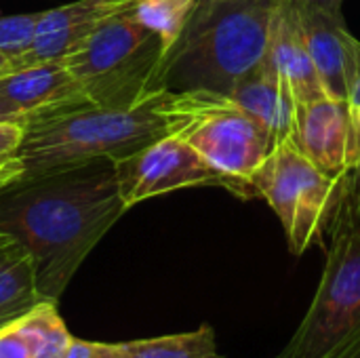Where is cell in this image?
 Masks as SVG:
<instances>
[{
  "label": "cell",
  "mask_w": 360,
  "mask_h": 358,
  "mask_svg": "<svg viewBox=\"0 0 360 358\" xmlns=\"http://www.w3.org/2000/svg\"><path fill=\"white\" fill-rule=\"evenodd\" d=\"M110 158L19 177L0 190V234L34 264L42 302L59 304L80 264L124 215Z\"/></svg>",
  "instance_id": "cell-1"
},
{
  "label": "cell",
  "mask_w": 360,
  "mask_h": 358,
  "mask_svg": "<svg viewBox=\"0 0 360 358\" xmlns=\"http://www.w3.org/2000/svg\"><path fill=\"white\" fill-rule=\"evenodd\" d=\"M276 0H198L181 36L162 55L158 89L228 95L268 51Z\"/></svg>",
  "instance_id": "cell-2"
},
{
  "label": "cell",
  "mask_w": 360,
  "mask_h": 358,
  "mask_svg": "<svg viewBox=\"0 0 360 358\" xmlns=\"http://www.w3.org/2000/svg\"><path fill=\"white\" fill-rule=\"evenodd\" d=\"M160 93L129 110L80 103L30 118L15 154L21 160L23 177L99 158H122L169 135L167 118L158 110Z\"/></svg>",
  "instance_id": "cell-3"
},
{
  "label": "cell",
  "mask_w": 360,
  "mask_h": 358,
  "mask_svg": "<svg viewBox=\"0 0 360 358\" xmlns=\"http://www.w3.org/2000/svg\"><path fill=\"white\" fill-rule=\"evenodd\" d=\"M169 135L190 143L228 181V192L247 200V181L276 141L270 131L228 95L188 91L158 97Z\"/></svg>",
  "instance_id": "cell-4"
},
{
  "label": "cell",
  "mask_w": 360,
  "mask_h": 358,
  "mask_svg": "<svg viewBox=\"0 0 360 358\" xmlns=\"http://www.w3.org/2000/svg\"><path fill=\"white\" fill-rule=\"evenodd\" d=\"M165 49L131 8L108 17L63 61L89 103L129 110L160 93L158 70Z\"/></svg>",
  "instance_id": "cell-5"
},
{
  "label": "cell",
  "mask_w": 360,
  "mask_h": 358,
  "mask_svg": "<svg viewBox=\"0 0 360 358\" xmlns=\"http://www.w3.org/2000/svg\"><path fill=\"white\" fill-rule=\"evenodd\" d=\"M344 177H331L312 165L293 143L283 139L247 181V200L262 198L278 217L289 251L304 255L325 247L340 207Z\"/></svg>",
  "instance_id": "cell-6"
},
{
  "label": "cell",
  "mask_w": 360,
  "mask_h": 358,
  "mask_svg": "<svg viewBox=\"0 0 360 358\" xmlns=\"http://www.w3.org/2000/svg\"><path fill=\"white\" fill-rule=\"evenodd\" d=\"M310 308L276 358H325L360 331V230L333 224Z\"/></svg>",
  "instance_id": "cell-7"
},
{
  "label": "cell",
  "mask_w": 360,
  "mask_h": 358,
  "mask_svg": "<svg viewBox=\"0 0 360 358\" xmlns=\"http://www.w3.org/2000/svg\"><path fill=\"white\" fill-rule=\"evenodd\" d=\"M112 167L127 211L141 200L184 188L219 186L228 190L226 177L177 135H165L133 154L114 158Z\"/></svg>",
  "instance_id": "cell-8"
},
{
  "label": "cell",
  "mask_w": 360,
  "mask_h": 358,
  "mask_svg": "<svg viewBox=\"0 0 360 358\" xmlns=\"http://www.w3.org/2000/svg\"><path fill=\"white\" fill-rule=\"evenodd\" d=\"M293 143L331 177H344L360 158V129L346 101L323 97L295 110Z\"/></svg>",
  "instance_id": "cell-9"
},
{
  "label": "cell",
  "mask_w": 360,
  "mask_h": 358,
  "mask_svg": "<svg viewBox=\"0 0 360 358\" xmlns=\"http://www.w3.org/2000/svg\"><path fill=\"white\" fill-rule=\"evenodd\" d=\"M293 6L325 95L348 103L360 40L348 30L342 6H316L302 2H293Z\"/></svg>",
  "instance_id": "cell-10"
},
{
  "label": "cell",
  "mask_w": 360,
  "mask_h": 358,
  "mask_svg": "<svg viewBox=\"0 0 360 358\" xmlns=\"http://www.w3.org/2000/svg\"><path fill=\"white\" fill-rule=\"evenodd\" d=\"M133 2L135 0H76L42 11L32 46L21 57L8 61L4 72L40 61L65 59L78 51L108 17L131 8Z\"/></svg>",
  "instance_id": "cell-11"
},
{
  "label": "cell",
  "mask_w": 360,
  "mask_h": 358,
  "mask_svg": "<svg viewBox=\"0 0 360 358\" xmlns=\"http://www.w3.org/2000/svg\"><path fill=\"white\" fill-rule=\"evenodd\" d=\"M0 101L23 120L89 103L63 59L40 61L0 74Z\"/></svg>",
  "instance_id": "cell-12"
},
{
  "label": "cell",
  "mask_w": 360,
  "mask_h": 358,
  "mask_svg": "<svg viewBox=\"0 0 360 358\" xmlns=\"http://www.w3.org/2000/svg\"><path fill=\"white\" fill-rule=\"evenodd\" d=\"M266 57L287 80L297 106L327 97L291 0H276Z\"/></svg>",
  "instance_id": "cell-13"
},
{
  "label": "cell",
  "mask_w": 360,
  "mask_h": 358,
  "mask_svg": "<svg viewBox=\"0 0 360 358\" xmlns=\"http://www.w3.org/2000/svg\"><path fill=\"white\" fill-rule=\"evenodd\" d=\"M245 112L262 122L274 141L289 139L293 135L297 101L287 80L276 72L268 57H264L249 74H245L228 93Z\"/></svg>",
  "instance_id": "cell-14"
},
{
  "label": "cell",
  "mask_w": 360,
  "mask_h": 358,
  "mask_svg": "<svg viewBox=\"0 0 360 358\" xmlns=\"http://www.w3.org/2000/svg\"><path fill=\"white\" fill-rule=\"evenodd\" d=\"M42 298L36 289L34 264L27 251L0 234V329L30 312Z\"/></svg>",
  "instance_id": "cell-15"
},
{
  "label": "cell",
  "mask_w": 360,
  "mask_h": 358,
  "mask_svg": "<svg viewBox=\"0 0 360 358\" xmlns=\"http://www.w3.org/2000/svg\"><path fill=\"white\" fill-rule=\"evenodd\" d=\"M120 348L127 358H226L217 348L211 325L175 335L120 342Z\"/></svg>",
  "instance_id": "cell-16"
},
{
  "label": "cell",
  "mask_w": 360,
  "mask_h": 358,
  "mask_svg": "<svg viewBox=\"0 0 360 358\" xmlns=\"http://www.w3.org/2000/svg\"><path fill=\"white\" fill-rule=\"evenodd\" d=\"M19 327L25 335L30 358H63L74 340L57 312V304L51 302H38L19 319Z\"/></svg>",
  "instance_id": "cell-17"
},
{
  "label": "cell",
  "mask_w": 360,
  "mask_h": 358,
  "mask_svg": "<svg viewBox=\"0 0 360 358\" xmlns=\"http://www.w3.org/2000/svg\"><path fill=\"white\" fill-rule=\"evenodd\" d=\"M198 0H135L131 15L160 38L165 53L181 36Z\"/></svg>",
  "instance_id": "cell-18"
},
{
  "label": "cell",
  "mask_w": 360,
  "mask_h": 358,
  "mask_svg": "<svg viewBox=\"0 0 360 358\" xmlns=\"http://www.w3.org/2000/svg\"><path fill=\"white\" fill-rule=\"evenodd\" d=\"M40 17H42V11L0 17V55L6 61L21 57L32 46Z\"/></svg>",
  "instance_id": "cell-19"
},
{
  "label": "cell",
  "mask_w": 360,
  "mask_h": 358,
  "mask_svg": "<svg viewBox=\"0 0 360 358\" xmlns=\"http://www.w3.org/2000/svg\"><path fill=\"white\" fill-rule=\"evenodd\" d=\"M333 224H344V226L360 230V158L344 179V190H342V198H340V207L333 217Z\"/></svg>",
  "instance_id": "cell-20"
},
{
  "label": "cell",
  "mask_w": 360,
  "mask_h": 358,
  "mask_svg": "<svg viewBox=\"0 0 360 358\" xmlns=\"http://www.w3.org/2000/svg\"><path fill=\"white\" fill-rule=\"evenodd\" d=\"M63 358H127L120 344H105V342H86V340H72Z\"/></svg>",
  "instance_id": "cell-21"
},
{
  "label": "cell",
  "mask_w": 360,
  "mask_h": 358,
  "mask_svg": "<svg viewBox=\"0 0 360 358\" xmlns=\"http://www.w3.org/2000/svg\"><path fill=\"white\" fill-rule=\"evenodd\" d=\"M0 358H30L25 335L19 327V319L0 329Z\"/></svg>",
  "instance_id": "cell-22"
},
{
  "label": "cell",
  "mask_w": 360,
  "mask_h": 358,
  "mask_svg": "<svg viewBox=\"0 0 360 358\" xmlns=\"http://www.w3.org/2000/svg\"><path fill=\"white\" fill-rule=\"evenodd\" d=\"M25 122H0V160L13 158L21 146Z\"/></svg>",
  "instance_id": "cell-23"
},
{
  "label": "cell",
  "mask_w": 360,
  "mask_h": 358,
  "mask_svg": "<svg viewBox=\"0 0 360 358\" xmlns=\"http://www.w3.org/2000/svg\"><path fill=\"white\" fill-rule=\"evenodd\" d=\"M325 358H360V331Z\"/></svg>",
  "instance_id": "cell-24"
},
{
  "label": "cell",
  "mask_w": 360,
  "mask_h": 358,
  "mask_svg": "<svg viewBox=\"0 0 360 358\" xmlns=\"http://www.w3.org/2000/svg\"><path fill=\"white\" fill-rule=\"evenodd\" d=\"M348 106L350 108H360V53L359 61H356V70H354V78H352V87H350Z\"/></svg>",
  "instance_id": "cell-25"
},
{
  "label": "cell",
  "mask_w": 360,
  "mask_h": 358,
  "mask_svg": "<svg viewBox=\"0 0 360 358\" xmlns=\"http://www.w3.org/2000/svg\"><path fill=\"white\" fill-rule=\"evenodd\" d=\"M19 177H23V167H17V169H11V171L0 173V190H2L6 184L15 181V179H19Z\"/></svg>",
  "instance_id": "cell-26"
},
{
  "label": "cell",
  "mask_w": 360,
  "mask_h": 358,
  "mask_svg": "<svg viewBox=\"0 0 360 358\" xmlns=\"http://www.w3.org/2000/svg\"><path fill=\"white\" fill-rule=\"evenodd\" d=\"M0 122H25V124H27V120H23V118H19L17 114H13L2 101H0Z\"/></svg>",
  "instance_id": "cell-27"
},
{
  "label": "cell",
  "mask_w": 360,
  "mask_h": 358,
  "mask_svg": "<svg viewBox=\"0 0 360 358\" xmlns=\"http://www.w3.org/2000/svg\"><path fill=\"white\" fill-rule=\"evenodd\" d=\"M291 2H302V4H316V6H342L344 0H291Z\"/></svg>",
  "instance_id": "cell-28"
},
{
  "label": "cell",
  "mask_w": 360,
  "mask_h": 358,
  "mask_svg": "<svg viewBox=\"0 0 360 358\" xmlns=\"http://www.w3.org/2000/svg\"><path fill=\"white\" fill-rule=\"evenodd\" d=\"M17 167H21V160H19L17 156H13V158H6V160H0V173H4V171H11V169H17Z\"/></svg>",
  "instance_id": "cell-29"
},
{
  "label": "cell",
  "mask_w": 360,
  "mask_h": 358,
  "mask_svg": "<svg viewBox=\"0 0 360 358\" xmlns=\"http://www.w3.org/2000/svg\"><path fill=\"white\" fill-rule=\"evenodd\" d=\"M352 110V116H354V120H356V124H359L360 129V108H350Z\"/></svg>",
  "instance_id": "cell-30"
},
{
  "label": "cell",
  "mask_w": 360,
  "mask_h": 358,
  "mask_svg": "<svg viewBox=\"0 0 360 358\" xmlns=\"http://www.w3.org/2000/svg\"><path fill=\"white\" fill-rule=\"evenodd\" d=\"M6 63H8V61H6V59L0 55V74H4V70H6Z\"/></svg>",
  "instance_id": "cell-31"
},
{
  "label": "cell",
  "mask_w": 360,
  "mask_h": 358,
  "mask_svg": "<svg viewBox=\"0 0 360 358\" xmlns=\"http://www.w3.org/2000/svg\"><path fill=\"white\" fill-rule=\"evenodd\" d=\"M211 2H226V0H211Z\"/></svg>",
  "instance_id": "cell-32"
}]
</instances>
